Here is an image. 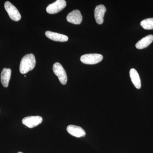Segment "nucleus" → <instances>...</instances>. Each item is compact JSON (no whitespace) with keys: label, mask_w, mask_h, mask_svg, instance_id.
Instances as JSON below:
<instances>
[{"label":"nucleus","mask_w":153,"mask_h":153,"mask_svg":"<svg viewBox=\"0 0 153 153\" xmlns=\"http://www.w3.org/2000/svg\"><path fill=\"white\" fill-rule=\"evenodd\" d=\"M36 64L35 56L33 54H27L22 58L20 65V71L21 74H25L33 70Z\"/></svg>","instance_id":"f257e3e1"},{"label":"nucleus","mask_w":153,"mask_h":153,"mask_svg":"<svg viewBox=\"0 0 153 153\" xmlns=\"http://www.w3.org/2000/svg\"><path fill=\"white\" fill-rule=\"evenodd\" d=\"M103 59L102 55L99 54H85L80 57V61L82 63L88 65L97 64Z\"/></svg>","instance_id":"f03ea898"},{"label":"nucleus","mask_w":153,"mask_h":153,"mask_svg":"<svg viewBox=\"0 0 153 153\" xmlns=\"http://www.w3.org/2000/svg\"><path fill=\"white\" fill-rule=\"evenodd\" d=\"M53 71L54 74L58 77L60 83L63 85L66 84L67 81V74L61 64L59 63H55L53 65Z\"/></svg>","instance_id":"7ed1b4c3"},{"label":"nucleus","mask_w":153,"mask_h":153,"mask_svg":"<svg viewBox=\"0 0 153 153\" xmlns=\"http://www.w3.org/2000/svg\"><path fill=\"white\" fill-rule=\"evenodd\" d=\"M4 7L9 17L13 21L18 22L21 20V15L17 8L9 1L6 2Z\"/></svg>","instance_id":"20e7f679"},{"label":"nucleus","mask_w":153,"mask_h":153,"mask_svg":"<svg viewBox=\"0 0 153 153\" xmlns=\"http://www.w3.org/2000/svg\"><path fill=\"white\" fill-rule=\"evenodd\" d=\"M66 1L64 0H57L55 2L49 4L46 10L50 14H55L62 10L66 7Z\"/></svg>","instance_id":"39448f33"},{"label":"nucleus","mask_w":153,"mask_h":153,"mask_svg":"<svg viewBox=\"0 0 153 153\" xmlns=\"http://www.w3.org/2000/svg\"><path fill=\"white\" fill-rule=\"evenodd\" d=\"M43 121V118L39 116H31L25 117L22 120V123L29 128L35 127Z\"/></svg>","instance_id":"423d86ee"},{"label":"nucleus","mask_w":153,"mask_h":153,"mask_svg":"<svg viewBox=\"0 0 153 153\" xmlns=\"http://www.w3.org/2000/svg\"><path fill=\"white\" fill-rule=\"evenodd\" d=\"M67 22L74 25H80L82 22V17L80 11L74 10L68 13L66 17Z\"/></svg>","instance_id":"0eeeda50"},{"label":"nucleus","mask_w":153,"mask_h":153,"mask_svg":"<svg viewBox=\"0 0 153 153\" xmlns=\"http://www.w3.org/2000/svg\"><path fill=\"white\" fill-rule=\"evenodd\" d=\"M106 9L103 5H99L96 7L94 10V17L96 22L98 25H102L104 22V16Z\"/></svg>","instance_id":"6e6552de"},{"label":"nucleus","mask_w":153,"mask_h":153,"mask_svg":"<svg viewBox=\"0 0 153 153\" xmlns=\"http://www.w3.org/2000/svg\"><path fill=\"white\" fill-rule=\"evenodd\" d=\"M66 130L68 133L76 137L79 138L84 137L86 134L85 131L82 128L73 125L68 126Z\"/></svg>","instance_id":"1a4fd4ad"},{"label":"nucleus","mask_w":153,"mask_h":153,"mask_svg":"<svg viewBox=\"0 0 153 153\" xmlns=\"http://www.w3.org/2000/svg\"><path fill=\"white\" fill-rule=\"evenodd\" d=\"M45 35L47 38L52 41L62 42H66L68 41V36L60 33L48 31L45 33Z\"/></svg>","instance_id":"9d476101"},{"label":"nucleus","mask_w":153,"mask_h":153,"mask_svg":"<svg viewBox=\"0 0 153 153\" xmlns=\"http://www.w3.org/2000/svg\"><path fill=\"white\" fill-rule=\"evenodd\" d=\"M153 41V35H149L139 41L136 44V47L139 49H145L150 44H152Z\"/></svg>","instance_id":"9b49d317"},{"label":"nucleus","mask_w":153,"mask_h":153,"mask_svg":"<svg viewBox=\"0 0 153 153\" xmlns=\"http://www.w3.org/2000/svg\"><path fill=\"white\" fill-rule=\"evenodd\" d=\"M129 73L133 84L137 88L140 89L141 87V82L137 71L134 68H131L130 70Z\"/></svg>","instance_id":"f8f14e48"},{"label":"nucleus","mask_w":153,"mask_h":153,"mask_svg":"<svg viewBox=\"0 0 153 153\" xmlns=\"http://www.w3.org/2000/svg\"><path fill=\"white\" fill-rule=\"evenodd\" d=\"M11 74V70L10 68H3L1 74V80L4 87L8 86Z\"/></svg>","instance_id":"ddd939ff"},{"label":"nucleus","mask_w":153,"mask_h":153,"mask_svg":"<svg viewBox=\"0 0 153 153\" xmlns=\"http://www.w3.org/2000/svg\"><path fill=\"white\" fill-rule=\"evenodd\" d=\"M140 25L145 30H153V18H149L143 20L141 22Z\"/></svg>","instance_id":"4468645a"},{"label":"nucleus","mask_w":153,"mask_h":153,"mask_svg":"<svg viewBox=\"0 0 153 153\" xmlns=\"http://www.w3.org/2000/svg\"><path fill=\"white\" fill-rule=\"evenodd\" d=\"M18 153H23L22 152H18Z\"/></svg>","instance_id":"2eb2a0df"}]
</instances>
